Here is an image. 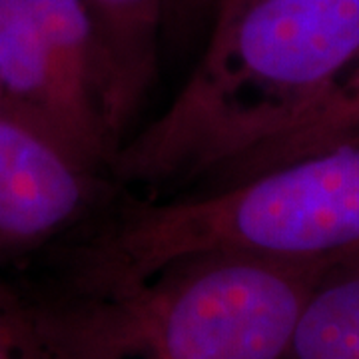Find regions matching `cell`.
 I'll list each match as a JSON object with an SVG mask.
<instances>
[{"label":"cell","mask_w":359,"mask_h":359,"mask_svg":"<svg viewBox=\"0 0 359 359\" xmlns=\"http://www.w3.org/2000/svg\"><path fill=\"white\" fill-rule=\"evenodd\" d=\"M0 359H11V353L6 349V344H4V337L0 334Z\"/></svg>","instance_id":"obj_10"},{"label":"cell","mask_w":359,"mask_h":359,"mask_svg":"<svg viewBox=\"0 0 359 359\" xmlns=\"http://www.w3.org/2000/svg\"><path fill=\"white\" fill-rule=\"evenodd\" d=\"M349 146H359V54L290 126L240 158L214 188Z\"/></svg>","instance_id":"obj_5"},{"label":"cell","mask_w":359,"mask_h":359,"mask_svg":"<svg viewBox=\"0 0 359 359\" xmlns=\"http://www.w3.org/2000/svg\"><path fill=\"white\" fill-rule=\"evenodd\" d=\"M358 54L359 0H250L212 25L176 100L118 150L116 176L150 186L218 180L290 126Z\"/></svg>","instance_id":"obj_1"},{"label":"cell","mask_w":359,"mask_h":359,"mask_svg":"<svg viewBox=\"0 0 359 359\" xmlns=\"http://www.w3.org/2000/svg\"><path fill=\"white\" fill-rule=\"evenodd\" d=\"M250 0H214L212 4V25H219L228 20L231 14H236Z\"/></svg>","instance_id":"obj_9"},{"label":"cell","mask_w":359,"mask_h":359,"mask_svg":"<svg viewBox=\"0 0 359 359\" xmlns=\"http://www.w3.org/2000/svg\"><path fill=\"white\" fill-rule=\"evenodd\" d=\"M52 52L68 94L116 142L110 128V86L94 20L84 0H26Z\"/></svg>","instance_id":"obj_6"},{"label":"cell","mask_w":359,"mask_h":359,"mask_svg":"<svg viewBox=\"0 0 359 359\" xmlns=\"http://www.w3.org/2000/svg\"><path fill=\"white\" fill-rule=\"evenodd\" d=\"M280 359H359V262L335 266L311 290Z\"/></svg>","instance_id":"obj_7"},{"label":"cell","mask_w":359,"mask_h":359,"mask_svg":"<svg viewBox=\"0 0 359 359\" xmlns=\"http://www.w3.org/2000/svg\"><path fill=\"white\" fill-rule=\"evenodd\" d=\"M94 20L110 86L116 140L150 88L164 28V0H84Z\"/></svg>","instance_id":"obj_4"},{"label":"cell","mask_w":359,"mask_h":359,"mask_svg":"<svg viewBox=\"0 0 359 359\" xmlns=\"http://www.w3.org/2000/svg\"><path fill=\"white\" fill-rule=\"evenodd\" d=\"M335 266L214 254L116 292L76 294L50 323V359H280Z\"/></svg>","instance_id":"obj_2"},{"label":"cell","mask_w":359,"mask_h":359,"mask_svg":"<svg viewBox=\"0 0 359 359\" xmlns=\"http://www.w3.org/2000/svg\"><path fill=\"white\" fill-rule=\"evenodd\" d=\"M106 168L56 130L0 116V238L34 242L110 198Z\"/></svg>","instance_id":"obj_3"},{"label":"cell","mask_w":359,"mask_h":359,"mask_svg":"<svg viewBox=\"0 0 359 359\" xmlns=\"http://www.w3.org/2000/svg\"><path fill=\"white\" fill-rule=\"evenodd\" d=\"M214 0H164V30H184L212 11Z\"/></svg>","instance_id":"obj_8"}]
</instances>
